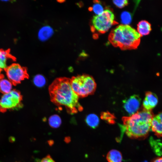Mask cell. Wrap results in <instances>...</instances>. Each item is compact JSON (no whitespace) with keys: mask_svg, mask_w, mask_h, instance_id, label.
I'll use <instances>...</instances> for the list:
<instances>
[{"mask_svg":"<svg viewBox=\"0 0 162 162\" xmlns=\"http://www.w3.org/2000/svg\"><path fill=\"white\" fill-rule=\"evenodd\" d=\"M12 84L8 80L2 78L0 80V92L5 94L10 92L12 90Z\"/></svg>","mask_w":162,"mask_h":162,"instance_id":"14","label":"cell"},{"mask_svg":"<svg viewBox=\"0 0 162 162\" xmlns=\"http://www.w3.org/2000/svg\"><path fill=\"white\" fill-rule=\"evenodd\" d=\"M50 126L52 128H59L62 124V120L58 115L54 114L50 116L48 119Z\"/></svg>","mask_w":162,"mask_h":162,"instance_id":"17","label":"cell"},{"mask_svg":"<svg viewBox=\"0 0 162 162\" xmlns=\"http://www.w3.org/2000/svg\"><path fill=\"white\" fill-rule=\"evenodd\" d=\"M152 162H162V157L156 158Z\"/></svg>","mask_w":162,"mask_h":162,"instance_id":"26","label":"cell"},{"mask_svg":"<svg viewBox=\"0 0 162 162\" xmlns=\"http://www.w3.org/2000/svg\"><path fill=\"white\" fill-rule=\"evenodd\" d=\"M137 26V31L141 36L148 34L152 30L150 23L146 20L140 21Z\"/></svg>","mask_w":162,"mask_h":162,"instance_id":"12","label":"cell"},{"mask_svg":"<svg viewBox=\"0 0 162 162\" xmlns=\"http://www.w3.org/2000/svg\"><path fill=\"white\" fill-rule=\"evenodd\" d=\"M113 2L116 6L120 8L124 7L128 3V1L126 0H114Z\"/></svg>","mask_w":162,"mask_h":162,"instance_id":"23","label":"cell"},{"mask_svg":"<svg viewBox=\"0 0 162 162\" xmlns=\"http://www.w3.org/2000/svg\"><path fill=\"white\" fill-rule=\"evenodd\" d=\"M70 140V139L69 137H65V141L67 143L69 142Z\"/></svg>","mask_w":162,"mask_h":162,"instance_id":"27","label":"cell"},{"mask_svg":"<svg viewBox=\"0 0 162 162\" xmlns=\"http://www.w3.org/2000/svg\"><path fill=\"white\" fill-rule=\"evenodd\" d=\"M54 31L52 28L48 26H44L41 28L38 33V38L42 41L47 40L53 35Z\"/></svg>","mask_w":162,"mask_h":162,"instance_id":"11","label":"cell"},{"mask_svg":"<svg viewBox=\"0 0 162 162\" xmlns=\"http://www.w3.org/2000/svg\"><path fill=\"white\" fill-rule=\"evenodd\" d=\"M116 23L113 12L109 9H106L101 14L93 17L91 22V30L93 32L104 33Z\"/></svg>","mask_w":162,"mask_h":162,"instance_id":"5","label":"cell"},{"mask_svg":"<svg viewBox=\"0 0 162 162\" xmlns=\"http://www.w3.org/2000/svg\"><path fill=\"white\" fill-rule=\"evenodd\" d=\"M15 60L16 58L10 54L9 49L6 50L0 49V72L8 66V63L9 61Z\"/></svg>","mask_w":162,"mask_h":162,"instance_id":"10","label":"cell"},{"mask_svg":"<svg viewBox=\"0 0 162 162\" xmlns=\"http://www.w3.org/2000/svg\"><path fill=\"white\" fill-rule=\"evenodd\" d=\"M9 140L10 142H12L15 141V138L13 137H10Z\"/></svg>","mask_w":162,"mask_h":162,"instance_id":"28","label":"cell"},{"mask_svg":"<svg viewBox=\"0 0 162 162\" xmlns=\"http://www.w3.org/2000/svg\"><path fill=\"white\" fill-rule=\"evenodd\" d=\"M34 84L37 87L41 88L44 86L46 83L45 77L41 74L36 75L33 79Z\"/></svg>","mask_w":162,"mask_h":162,"instance_id":"19","label":"cell"},{"mask_svg":"<svg viewBox=\"0 0 162 162\" xmlns=\"http://www.w3.org/2000/svg\"><path fill=\"white\" fill-rule=\"evenodd\" d=\"M22 97L20 92L16 90L4 94L0 99V112H4L8 110H17L23 106Z\"/></svg>","mask_w":162,"mask_h":162,"instance_id":"6","label":"cell"},{"mask_svg":"<svg viewBox=\"0 0 162 162\" xmlns=\"http://www.w3.org/2000/svg\"><path fill=\"white\" fill-rule=\"evenodd\" d=\"M48 142L50 145L51 146L53 144V142L52 140H50L48 141Z\"/></svg>","mask_w":162,"mask_h":162,"instance_id":"29","label":"cell"},{"mask_svg":"<svg viewBox=\"0 0 162 162\" xmlns=\"http://www.w3.org/2000/svg\"><path fill=\"white\" fill-rule=\"evenodd\" d=\"M57 1L58 2L62 3V2H65V1H64V0H60V1Z\"/></svg>","mask_w":162,"mask_h":162,"instance_id":"30","label":"cell"},{"mask_svg":"<svg viewBox=\"0 0 162 162\" xmlns=\"http://www.w3.org/2000/svg\"><path fill=\"white\" fill-rule=\"evenodd\" d=\"M151 129L158 137H162V111L154 116L151 122Z\"/></svg>","mask_w":162,"mask_h":162,"instance_id":"9","label":"cell"},{"mask_svg":"<svg viewBox=\"0 0 162 162\" xmlns=\"http://www.w3.org/2000/svg\"><path fill=\"white\" fill-rule=\"evenodd\" d=\"M92 7L89 8V10H92L96 15H99L102 14L104 11L103 6L99 1H95Z\"/></svg>","mask_w":162,"mask_h":162,"instance_id":"20","label":"cell"},{"mask_svg":"<svg viewBox=\"0 0 162 162\" xmlns=\"http://www.w3.org/2000/svg\"><path fill=\"white\" fill-rule=\"evenodd\" d=\"M48 91L51 101L60 109L64 107L70 115L83 110L79 102V98L72 89L70 79L66 77L56 79L49 86Z\"/></svg>","mask_w":162,"mask_h":162,"instance_id":"1","label":"cell"},{"mask_svg":"<svg viewBox=\"0 0 162 162\" xmlns=\"http://www.w3.org/2000/svg\"><path fill=\"white\" fill-rule=\"evenodd\" d=\"M85 121L87 125L93 128H96L98 126L99 122L98 117L94 114H90L87 116Z\"/></svg>","mask_w":162,"mask_h":162,"instance_id":"15","label":"cell"},{"mask_svg":"<svg viewBox=\"0 0 162 162\" xmlns=\"http://www.w3.org/2000/svg\"><path fill=\"white\" fill-rule=\"evenodd\" d=\"M132 16L130 13L124 11L121 15V21L123 25H128L132 21Z\"/></svg>","mask_w":162,"mask_h":162,"instance_id":"21","label":"cell"},{"mask_svg":"<svg viewBox=\"0 0 162 162\" xmlns=\"http://www.w3.org/2000/svg\"><path fill=\"white\" fill-rule=\"evenodd\" d=\"M70 79L72 90L79 98L92 95L95 92L96 84L93 77L87 74L78 75Z\"/></svg>","mask_w":162,"mask_h":162,"instance_id":"4","label":"cell"},{"mask_svg":"<svg viewBox=\"0 0 162 162\" xmlns=\"http://www.w3.org/2000/svg\"><path fill=\"white\" fill-rule=\"evenodd\" d=\"M141 35L129 25H120L113 29L108 37L110 43L123 50L135 49L139 45Z\"/></svg>","mask_w":162,"mask_h":162,"instance_id":"3","label":"cell"},{"mask_svg":"<svg viewBox=\"0 0 162 162\" xmlns=\"http://www.w3.org/2000/svg\"><path fill=\"white\" fill-rule=\"evenodd\" d=\"M142 106L143 108L147 110H152V109L151 108L148 101L145 98L143 101Z\"/></svg>","mask_w":162,"mask_h":162,"instance_id":"25","label":"cell"},{"mask_svg":"<svg viewBox=\"0 0 162 162\" xmlns=\"http://www.w3.org/2000/svg\"><path fill=\"white\" fill-rule=\"evenodd\" d=\"M37 161V162H56L49 154L47 155L41 160Z\"/></svg>","mask_w":162,"mask_h":162,"instance_id":"24","label":"cell"},{"mask_svg":"<svg viewBox=\"0 0 162 162\" xmlns=\"http://www.w3.org/2000/svg\"><path fill=\"white\" fill-rule=\"evenodd\" d=\"M150 143L156 154L159 155H162V141L159 140H154L151 138Z\"/></svg>","mask_w":162,"mask_h":162,"instance_id":"18","label":"cell"},{"mask_svg":"<svg viewBox=\"0 0 162 162\" xmlns=\"http://www.w3.org/2000/svg\"><path fill=\"white\" fill-rule=\"evenodd\" d=\"M101 118L110 124H113L115 123V116L112 114L108 112H104L101 114Z\"/></svg>","mask_w":162,"mask_h":162,"instance_id":"22","label":"cell"},{"mask_svg":"<svg viewBox=\"0 0 162 162\" xmlns=\"http://www.w3.org/2000/svg\"><path fill=\"white\" fill-rule=\"evenodd\" d=\"M4 70L8 80L14 86L29 77L27 68L17 63H12Z\"/></svg>","mask_w":162,"mask_h":162,"instance_id":"7","label":"cell"},{"mask_svg":"<svg viewBox=\"0 0 162 162\" xmlns=\"http://www.w3.org/2000/svg\"><path fill=\"white\" fill-rule=\"evenodd\" d=\"M106 158L108 162H122V153L115 149L110 151L107 154Z\"/></svg>","mask_w":162,"mask_h":162,"instance_id":"13","label":"cell"},{"mask_svg":"<svg viewBox=\"0 0 162 162\" xmlns=\"http://www.w3.org/2000/svg\"><path fill=\"white\" fill-rule=\"evenodd\" d=\"M152 110L141 108L135 113L122 118V128L126 135L132 139H142L148 135L154 117Z\"/></svg>","mask_w":162,"mask_h":162,"instance_id":"2","label":"cell"},{"mask_svg":"<svg viewBox=\"0 0 162 162\" xmlns=\"http://www.w3.org/2000/svg\"><path fill=\"white\" fill-rule=\"evenodd\" d=\"M140 101V97L137 95L134 94L123 101V106L126 111L131 116L138 111Z\"/></svg>","mask_w":162,"mask_h":162,"instance_id":"8","label":"cell"},{"mask_svg":"<svg viewBox=\"0 0 162 162\" xmlns=\"http://www.w3.org/2000/svg\"><path fill=\"white\" fill-rule=\"evenodd\" d=\"M145 98L148 101L152 109L154 108L158 102V98L154 93L148 91L146 92Z\"/></svg>","mask_w":162,"mask_h":162,"instance_id":"16","label":"cell"}]
</instances>
